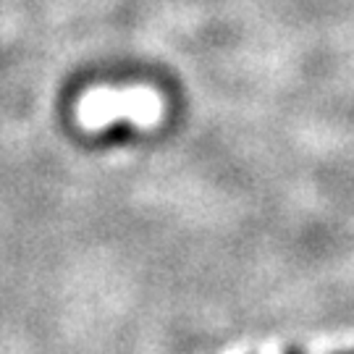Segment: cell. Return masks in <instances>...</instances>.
Listing matches in <instances>:
<instances>
[{"label":"cell","instance_id":"cell-1","mask_svg":"<svg viewBox=\"0 0 354 354\" xmlns=\"http://www.w3.org/2000/svg\"><path fill=\"white\" fill-rule=\"evenodd\" d=\"M286 354H304V352H302V349H289Z\"/></svg>","mask_w":354,"mask_h":354},{"label":"cell","instance_id":"cell-2","mask_svg":"<svg viewBox=\"0 0 354 354\" xmlns=\"http://www.w3.org/2000/svg\"><path fill=\"white\" fill-rule=\"evenodd\" d=\"M344 354H354V352H344Z\"/></svg>","mask_w":354,"mask_h":354}]
</instances>
